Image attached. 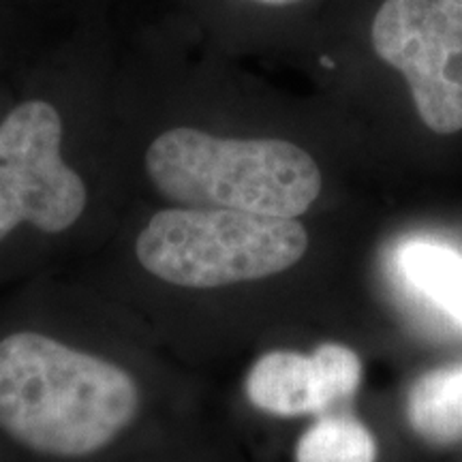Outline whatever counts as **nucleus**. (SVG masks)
I'll list each match as a JSON object with an SVG mask.
<instances>
[{"instance_id": "nucleus-1", "label": "nucleus", "mask_w": 462, "mask_h": 462, "mask_svg": "<svg viewBox=\"0 0 462 462\" xmlns=\"http://www.w3.org/2000/svg\"><path fill=\"white\" fill-rule=\"evenodd\" d=\"M154 402L140 323L82 282L0 306V435L84 462L118 448Z\"/></svg>"}, {"instance_id": "nucleus-2", "label": "nucleus", "mask_w": 462, "mask_h": 462, "mask_svg": "<svg viewBox=\"0 0 462 462\" xmlns=\"http://www.w3.org/2000/svg\"><path fill=\"white\" fill-rule=\"evenodd\" d=\"M298 45L338 92L402 99L430 142L462 137L458 0H328Z\"/></svg>"}, {"instance_id": "nucleus-3", "label": "nucleus", "mask_w": 462, "mask_h": 462, "mask_svg": "<svg viewBox=\"0 0 462 462\" xmlns=\"http://www.w3.org/2000/svg\"><path fill=\"white\" fill-rule=\"evenodd\" d=\"M92 279L103 300L148 289L217 291L287 273L309 248L298 218L218 208L161 206L143 221L116 223Z\"/></svg>"}, {"instance_id": "nucleus-4", "label": "nucleus", "mask_w": 462, "mask_h": 462, "mask_svg": "<svg viewBox=\"0 0 462 462\" xmlns=\"http://www.w3.org/2000/svg\"><path fill=\"white\" fill-rule=\"evenodd\" d=\"M143 176L165 206L298 218L315 206L326 170L309 143L281 133H227L180 123L143 150Z\"/></svg>"}, {"instance_id": "nucleus-5", "label": "nucleus", "mask_w": 462, "mask_h": 462, "mask_svg": "<svg viewBox=\"0 0 462 462\" xmlns=\"http://www.w3.org/2000/svg\"><path fill=\"white\" fill-rule=\"evenodd\" d=\"M90 187L67 161L65 118L51 101L17 103L0 120V265L90 245Z\"/></svg>"}, {"instance_id": "nucleus-6", "label": "nucleus", "mask_w": 462, "mask_h": 462, "mask_svg": "<svg viewBox=\"0 0 462 462\" xmlns=\"http://www.w3.org/2000/svg\"><path fill=\"white\" fill-rule=\"evenodd\" d=\"M362 383L360 356L346 345H319L310 356L273 349L259 356L246 374L248 402L276 418L326 413L351 398Z\"/></svg>"}, {"instance_id": "nucleus-7", "label": "nucleus", "mask_w": 462, "mask_h": 462, "mask_svg": "<svg viewBox=\"0 0 462 462\" xmlns=\"http://www.w3.org/2000/svg\"><path fill=\"white\" fill-rule=\"evenodd\" d=\"M404 285L462 326V253L435 238H407L394 253Z\"/></svg>"}, {"instance_id": "nucleus-8", "label": "nucleus", "mask_w": 462, "mask_h": 462, "mask_svg": "<svg viewBox=\"0 0 462 462\" xmlns=\"http://www.w3.org/2000/svg\"><path fill=\"white\" fill-rule=\"evenodd\" d=\"M407 415L411 429L435 446L462 439V364L430 371L409 392Z\"/></svg>"}, {"instance_id": "nucleus-9", "label": "nucleus", "mask_w": 462, "mask_h": 462, "mask_svg": "<svg viewBox=\"0 0 462 462\" xmlns=\"http://www.w3.org/2000/svg\"><path fill=\"white\" fill-rule=\"evenodd\" d=\"M373 432L349 415L319 418L300 437L296 462H374Z\"/></svg>"}, {"instance_id": "nucleus-10", "label": "nucleus", "mask_w": 462, "mask_h": 462, "mask_svg": "<svg viewBox=\"0 0 462 462\" xmlns=\"http://www.w3.org/2000/svg\"><path fill=\"white\" fill-rule=\"evenodd\" d=\"M229 3L236 9L251 11V24L268 28L274 37L300 43L328 0H229Z\"/></svg>"}, {"instance_id": "nucleus-11", "label": "nucleus", "mask_w": 462, "mask_h": 462, "mask_svg": "<svg viewBox=\"0 0 462 462\" xmlns=\"http://www.w3.org/2000/svg\"><path fill=\"white\" fill-rule=\"evenodd\" d=\"M458 3H460V5H462V0H458Z\"/></svg>"}]
</instances>
